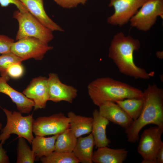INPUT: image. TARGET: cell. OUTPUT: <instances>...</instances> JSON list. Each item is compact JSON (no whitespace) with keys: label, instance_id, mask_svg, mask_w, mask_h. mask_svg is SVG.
I'll list each match as a JSON object with an SVG mask.
<instances>
[{"label":"cell","instance_id":"cell-1","mask_svg":"<svg viewBox=\"0 0 163 163\" xmlns=\"http://www.w3.org/2000/svg\"><path fill=\"white\" fill-rule=\"evenodd\" d=\"M140 46L138 39L130 35L125 36L120 32L114 36L108 56L121 73L136 79H149L153 76L154 72H148L144 69L137 66L134 62V52L138 51Z\"/></svg>","mask_w":163,"mask_h":163},{"label":"cell","instance_id":"cell-2","mask_svg":"<svg viewBox=\"0 0 163 163\" xmlns=\"http://www.w3.org/2000/svg\"><path fill=\"white\" fill-rule=\"evenodd\" d=\"M143 105L139 117L125 129L128 141L135 143L139 133L146 125L154 124L163 127V90L155 84H149L143 91Z\"/></svg>","mask_w":163,"mask_h":163},{"label":"cell","instance_id":"cell-3","mask_svg":"<svg viewBox=\"0 0 163 163\" xmlns=\"http://www.w3.org/2000/svg\"><path fill=\"white\" fill-rule=\"evenodd\" d=\"M88 90L93 103L98 107L107 101L143 97L141 90L109 77L95 79L88 84Z\"/></svg>","mask_w":163,"mask_h":163},{"label":"cell","instance_id":"cell-4","mask_svg":"<svg viewBox=\"0 0 163 163\" xmlns=\"http://www.w3.org/2000/svg\"><path fill=\"white\" fill-rule=\"evenodd\" d=\"M6 115L7 122L5 126L1 130L0 143L3 144L14 134L27 140L30 144L34 137L33 134L32 125L34 120L33 114L23 116L19 111H10L2 108Z\"/></svg>","mask_w":163,"mask_h":163},{"label":"cell","instance_id":"cell-5","mask_svg":"<svg viewBox=\"0 0 163 163\" xmlns=\"http://www.w3.org/2000/svg\"><path fill=\"white\" fill-rule=\"evenodd\" d=\"M13 18L18 24V29L16 36L17 40L26 37H32L48 43L54 38L53 31L29 12H22L18 10L14 12Z\"/></svg>","mask_w":163,"mask_h":163},{"label":"cell","instance_id":"cell-6","mask_svg":"<svg viewBox=\"0 0 163 163\" xmlns=\"http://www.w3.org/2000/svg\"><path fill=\"white\" fill-rule=\"evenodd\" d=\"M163 127L156 126L145 130L141 134L137 148L143 160L142 163H156V155L163 145L161 136Z\"/></svg>","mask_w":163,"mask_h":163},{"label":"cell","instance_id":"cell-7","mask_svg":"<svg viewBox=\"0 0 163 163\" xmlns=\"http://www.w3.org/2000/svg\"><path fill=\"white\" fill-rule=\"evenodd\" d=\"M158 16L163 18V0H146L130 19V25L146 31L155 23Z\"/></svg>","mask_w":163,"mask_h":163},{"label":"cell","instance_id":"cell-8","mask_svg":"<svg viewBox=\"0 0 163 163\" xmlns=\"http://www.w3.org/2000/svg\"><path fill=\"white\" fill-rule=\"evenodd\" d=\"M13 44L11 52L23 61L31 58L41 60L45 55L53 47L48 43L32 37L20 39Z\"/></svg>","mask_w":163,"mask_h":163},{"label":"cell","instance_id":"cell-9","mask_svg":"<svg viewBox=\"0 0 163 163\" xmlns=\"http://www.w3.org/2000/svg\"><path fill=\"white\" fill-rule=\"evenodd\" d=\"M69 128V119L62 113L34 120L32 131L35 136H45L60 134Z\"/></svg>","mask_w":163,"mask_h":163},{"label":"cell","instance_id":"cell-10","mask_svg":"<svg viewBox=\"0 0 163 163\" xmlns=\"http://www.w3.org/2000/svg\"><path fill=\"white\" fill-rule=\"evenodd\" d=\"M146 0H110L108 5L113 7L114 12L107 19L108 23L122 26L130 21Z\"/></svg>","mask_w":163,"mask_h":163},{"label":"cell","instance_id":"cell-11","mask_svg":"<svg viewBox=\"0 0 163 163\" xmlns=\"http://www.w3.org/2000/svg\"><path fill=\"white\" fill-rule=\"evenodd\" d=\"M47 79L49 101L72 103L78 95V90L75 88L63 83L55 73H50Z\"/></svg>","mask_w":163,"mask_h":163},{"label":"cell","instance_id":"cell-12","mask_svg":"<svg viewBox=\"0 0 163 163\" xmlns=\"http://www.w3.org/2000/svg\"><path fill=\"white\" fill-rule=\"evenodd\" d=\"M23 94L34 101V110L45 108L49 101L47 78L39 76L33 79Z\"/></svg>","mask_w":163,"mask_h":163},{"label":"cell","instance_id":"cell-13","mask_svg":"<svg viewBox=\"0 0 163 163\" xmlns=\"http://www.w3.org/2000/svg\"><path fill=\"white\" fill-rule=\"evenodd\" d=\"M100 114L113 123L126 129L133 120L117 103L111 101L104 102L99 107Z\"/></svg>","mask_w":163,"mask_h":163},{"label":"cell","instance_id":"cell-14","mask_svg":"<svg viewBox=\"0 0 163 163\" xmlns=\"http://www.w3.org/2000/svg\"><path fill=\"white\" fill-rule=\"evenodd\" d=\"M9 79L8 75L0 77V92L11 98L16 105L18 111L22 113H29L34 107V101L10 86L7 83Z\"/></svg>","mask_w":163,"mask_h":163},{"label":"cell","instance_id":"cell-15","mask_svg":"<svg viewBox=\"0 0 163 163\" xmlns=\"http://www.w3.org/2000/svg\"><path fill=\"white\" fill-rule=\"evenodd\" d=\"M28 11L52 31L63 32L64 30L52 20L45 10L43 0H19Z\"/></svg>","mask_w":163,"mask_h":163},{"label":"cell","instance_id":"cell-16","mask_svg":"<svg viewBox=\"0 0 163 163\" xmlns=\"http://www.w3.org/2000/svg\"><path fill=\"white\" fill-rule=\"evenodd\" d=\"M92 117L91 133L93 136L94 145L97 148L108 146L110 141L107 136L106 129L110 121L102 116L96 109L93 112Z\"/></svg>","mask_w":163,"mask_h":163},{"label":"cell","instance_id":"cell-17","mask_svg":"<svg viewBox=\"0 0 163 163\" xmlns=\"http://www.w3.org/2000/svg\"><path fill=\"white\" fill-rule=\"evenodd\" d=\"M128 151L125 149H112L107 146L97 148L93 152V162L122 163L126 159Z\"/></svg>","mask_w":163,"mask_h":163},{"label":"cell","instance_id":"cell-18","mask_svg":"<svg viewBox=\"0 0 163 163\" xmlns=\"http://www.w3.org/2000/svg\"><path fill=\"white\" fill-rule=\"evenodd\" d=\"M94 145L93 136L91 133L85 137H79L72 152L80 162L92 163L93 149Z\"/></svg>","mask_w":163,"mask_h":163},{"label":"cell","instance_id":"cell-19","mask_svg":"<svg viewBox=\"0 0 163 163\" xmlns=\"http://www.w3.org/2000/svg\"><path fill=\"white\" fill-rule=\"evenodd\" d=\"M67 115L69 119V128L77 138L91 133L92 117L77 115L72 111L68 112Z\"/></svg>","mask_w":163,"mask_h":163},{"label":"cell","instance_id":"cell-20","mask_svg":"<svg viewBox=\"0 0 163 163\" xmlns=\"http://www.w3.org/2000/svg\"><path fill=\"white\" fill-rule=\"evenodd\" d=\"M59 134L50 137L36 136L31 142L32 150L35 155V160L46 156L55 151V143Z\"/></svg>","mask_w":163,"mask_h":163},{"label":"cell","instance_id":"cell-21","mask_svg":"<svg viewBox=\"0 0 163 163\" xmlns=\"http://www.w3.org/2000/svg\"><path fill=\"white\" fill-rule=\"evenodd\" d=\"M77 138L69 128L59 134L55 143V151L72 152L76 145Z\"/></svg>","mask_w":163,"mask_h":163},{"label":"cell","instance_id":"cell-22","mask_svg":"<svg viewBox=\"0 0 163 163\" xmlns=\"http://www.w3.org/2000/svg\"><path fill=\"white\" fill-rule=\"evenodd\" d=\"M142 98H129L117 101L115 103L121 107L133 120L140 116L143 106Z\"/></svg>","mask_w":163,"mask_h":163},{"label":"cell","instance_id":"cell-23","mask_svg":"<svg viewBox=\"0 0 163 163\" xmlns=\"http://www.w3.org/2000/svg\"><path fill=\"white\" fill-rule=\"evenodd\" d=\"M39 160L42 163H78V160L72 152H66L54 151Z\"/></svg>","mask_w":163,"mask_h":163},{"label":"cell","instance_id":"cell-24","mask_svg":"<svg viewBox=\"0 0 163 163\" xmlns=\"http://www.w3.org/2000/svg\"><path fill=\"white\" fill-rule=\"evenodd\" d=\"M17 163H33L35 156L24 138H18Z\"/></svg>","mask_w":163,"mask_h":163},{"label":"cell","instance_id":"cell-25","mask_svg":"<svg viewBox=\"0 0 163 163\" xmlns=\"http://www.w3.org/2000/svg\"><path fill=\"white\" fill-rule=\"evenodd\" d=\"M22 60L18 56L11 52L0 56V73L1 76L8 75V69L12 65L21 62Z\"/></svg>","mask_w":163,"mask_h":163},{"label":"cell","instance_id":"cell-26","mask_svg":"<svg viewBox=\"0 0 163 163\" xmlns=\"http://www.w3.org/2000/svg\"><path fill=\"white\" fill-rule=\"evenodd\" d=\"M14 40L4 35H0V54L11 52L12 46Z\"/></svg>","mask_w":163,"mask_h":163},{"label":"cell","instance_id":"cell-27","mask_svg":"<svg viewBox=\"0 0 163 163\" xmlns=\"http://www.w3.org/2000/svg\"><path fill=\"white\" fill-rule=\"evenodd\" d=\"M24 72L23 67L21 62L14 63L8 69L7 73L9 77L13 78H18L21 77Z\"/></svg>","mask_w":163,"mask_h":163},{"label":"cell","instance_id":"cell-28","mask_svg":"<svg viewBox=\"0 0 163 163\" xmlns=\"http://www.w3.org/2000/svg\"><path fill=\"white\" fill-rule=\"evenodd\" d=\"M59 5L63 8H72L78 5H84L87 0H53Z\"/></svg>","mask_w":163,"mask_h":163},{"label":"cell","instance_id":"cell-29","mask_svg":"<svg viewBox=\"0 0 163 163\" xmlns=\"http://www.w3.org/2000/svg\"><path fill=\"white\" fill-rule=\"evenodd\" d=\"M11 4L15 5L21 12H29L25 6L19 0H0V5L2 7H7Z\"/></svg>","mask_w":163,"mask_h":163},{"label":"cell","instance_id":"cell-30","mask_svg":"<svg viewBox=\"0 0 163 163\" xmlns=\"http://www.w3.org/2000/svg\"><path fill=\"white\" fill-rule=\"evenodd\" d=\"M0 143V163H9V158L6 154V151L3 148Z\"/></svg>","mask_w":163,"mask_h":163},{"label":"cell","instance_id":"cell-31","mask_svg":"<svg viewBox=\"0 0 163 163\" xmlns=\"http://www.w3.org/2000/svg\"><path fill=\"white\" fill-rule=\"evenodd\" d=\"M156 163H163V145L158 150L156 155Z\"/></svg>","mask_w":163,"mask_h":163},{"label":"cell","instance_id":"cell-32","mask_svg":"<svg viewBox=\"0 0 163 163\" xmlns=\"http://www.w3.org/2000/svg\"><path fill=\"white\" fill-rule=\"evenodd\" d=\"M156 55L157 57L159 58L162 59L163 58V53L162 52L159 51L157 52Z\"/></svg>","mask_w":163,"mask_h":163},{"label":"cell","instance_id":"cell-33","mask_svg":"<svg viewBox=\"0 0 163 163\" xmlns=\"http://www.w3.org/2000/svg\"><path fill=\"white\" fill-rule=\"evenodd\" d=\"M2 124L0 122V130H1L2 129Z\"/></svg>","mask_w":163,"mask_h":163}]
</instances>
